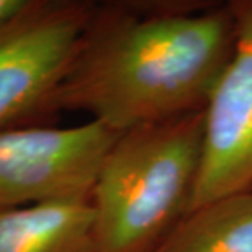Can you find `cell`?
Listing matches in <instances>:
<instances>
[{
	"instance_id": "obj_1",
	"label": "cell",
	"mask_w": 252,
	"mask_h": 252,
	"mask_svg": "<svg viewBox=\"0 0 252 252\" xmlns=\"http://www.w3.org/2000/svg\"><path fill=\"white\" fill-rule=\"evenodd\" d=\"M234 44L231 2L94 7L53 112H85L117 133L205 112Z\"/></svg>"
},
{
	"instance_id": "obj_2",
	"label": "cell",
	"mask_w": 252,
	"mask_h": 252,
	"mask_svg": "<svg viewBox=\"0 0 252 252\" xmlns=\"http://www.w3.org/2000/svg\"><path fill=\"white\" fill-rule=\"evenodd\" d=\"M203 125L196 112L118 134L90 195L92 252H153L189 213Z\"/></svg>"
},
{
	"instance_id": "obj_3",
	"label": "cell",
	"mask_w": 252,
	"mask_h": 252,
	"mask_svg": "<svg viewBox=\"0 0 252 252\" xmlns=\"http://www.w3.org/2000/svg\"><path fill=\"white\" fill-rule=\"evenodd\" d=\"M118 134L95 120L69 128L22 125L0 131V210L90 200Z\"/></svg>"
},
{
	"instance_id": "obj_4",
	"label": "cell",
	"mask_w": 252,
	"mask_h": 252,
	"mask_svg": "<svg viewBox=\"0 0 252 252\" xmlns=\"http://www.w3.org/2000/svg\"><path fill=\"white\" fill-rule=\"evenodd\" d=\"M95 5L39 0L0 33V131L51 113Z\"/></svg>"
},
{
	"instance_id": "obj_5",
	"label": "cell",
	"mask_w": 252,
	"mask_h": 252,
	"mask_svg": "<svg viewBox=\"0 0 252 252\" xmlns=\"http://www.w3.org/2000/svg\"><path fill=\"white\" fill-rule=\"evenodd\" d=\"M236 44L203 112V153L190 210L252 185V0H231Z\"/></svg>"
},
{
	"instance_id": "obj_6",
	"label": "cell",
	"mask_w": 252,
	"mask_h": 252,
	"mask_svg": "<svg viewBox=\"0 0 252 252\" xmlns=\"http://www.w3.org/2000/svg\"><path fill=\"white\" fill-rule=\"evenodd\" d=\"M90 200L0 210V252H92Z\"/></svg>"
},
{
	"instance_id": "obj_7",
	"label": "cell",
	"mask_w": 252,
	"mask_h": 252,
	"mask_svg": "<svg viewBox=\"0 0 252 252\" xmlns=\"http://www.w3.org/2000/svg\"><path fill=\"white\" fill-rule=\"evenodd\" d=\"M153 252H252V190L189 211Z\"/></svg>"
},
{
	"instance_id": "obj_8",
	"label": "cell",
	"mask_w": 252,
	"mask_h": 252,
	"mask_svg": "<svg viewBox=\"0 0 252 252\" xmlns=\"http://www.w3.org/2000/svg\"><path fill=\"white\" fill-rule=\"evenodd\" d=\"M38 3L39 0H0V33L36 8Z\"/></svg>"
},
{
	"instance_id": "obj_9",
	"label": "cell",
	"mask_w": 252,
	"mask_h": 252,
	"mask_svg": "<svg viewBox=\"0 0 252 252\" xmlns=\"http://www.w3.org/2000/svg\"><path fill=\"white\" fill-rule=\"evenodd\" d=\"M251 190H252V185H251Z\"/></svg>"
}]
</instances>
